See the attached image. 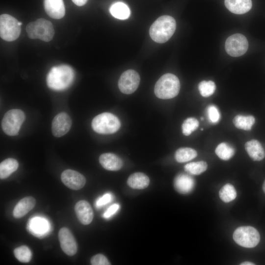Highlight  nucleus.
<instances>
[{"label": "nucleus", "instance_id": "nucleus-39", "mask_svg": "<svg viewBox=\"0 0 265 265\" xmlns=\"http://www.w3.org/2000/svg\"><path fill=\"white\" fill-rule=\"evenodd\" d=\"M263 189L264 192L265 193V180L264 182L263 185Z\"/></svg>", "mask_w": 265, "mask_h": 265}, {"label": "nucleus", "instance_id": "nucleus-1", "mask_svg": "<svg viewBox=\"0 0 265 265\" xmlns=\"http://www.w3.org/2000/svg\"><path fill=\"white\" fill-rule=\"evenodd\" d=\"M75 72L70 66L62 65L53 67L48 73L46 81L49 88L60 91L67 89L73 83Z\"/></svg>", "mask_w": 265, "mask_h": 265}, {"label": "nucleus", "instance_id": "nucleus-21", "mask_svg": "<svg viewBox=\"0 0 265 265\" xmlns=\"http://www.w3.org/2000/svg\"><path fill=\"white\" fill-rule=\"evenodd\" d=\"M245 149L249 156L254 161H260L265 157V153L261 143L256 139L247 141Z\"/></svg>", "mask_w": 265, "mask_h": 265}, {"label": "nucleus", "instance_id": "nucleus-26", "mask_svg": "<svg viewBox=\"0 0 265 265\" xmlns=\"http://www.w3.org/2000/svg\"><path fill=\"white\" fill-rule=\"evenodd\" d=\"M215 153L220 159L228 160L233 157L235 153V150L230 144L226 142H221L216 147Z\"/></svg>", "mask_w": 265, "mask_h": 265}, {"label": "nucleus", "instance_id": "nucleus-13", "mask_svg": "<svg viewBox=\"0 0 265 265\" xmlns=\"http://www.w3.org/2000/svg\"><path fill=\"white\" fill-rule=\"evenodd\" d=\"M62 183L68 187L73 190H79L85 185V177L78 171L66 169L61 174Z\"/></svg>", "mask_w": 265, "mask_h": 265}, {"label": "nucleus", "instance_id": "nucleus-17", "mask_svg": "<svg viewBox=\"0 0 265 265\" xmlns=\"http://www.w3.org/2000/svg\"><path fill=\"white\" fill-rule=\"evenodd\" d=\"M99 162L105 169L118 171L123 165L122 160L117 155L110 153H104L99 157Z\"/></svg>", "mask_w": 265, "mask_h": 265}, {"label": "nucleus", "instance_id": "nucleus-32", "mask_svg": "<svg viewBox=\"0 0 265 265\" xmlns=\"http://www.w3.org/2000/svg\"><path fill=\"white\" fill-rule=\"evenodd\" d=\"M198 120L194 117H189L186 119L182 126L183 133L186 136L189 135L196 130L199 126Z\"/></svg>", "mask_w": 265, "mask_h": 265}, {"label": "nucleus", "instance_id": "nucleus-38", "mask_svg": "<svg viewBox=\"0 0 265 265\" xmlns=\"http://www.w3.org/2000/svg\"><path fill=\"white\" fill-rule=\"evenodd\" d=\"M240 265H254L255 264L251 262L246 261V262L241 263Z\"/></svg>", "mask_w": 265, "mask_h": 265}, {"label": "nucleus", "instance_id": "nucleus-4", "mask_svg": "<svg viewBox=\"0 0 265 265\" xmlns=\"http://www.w3.org/2000/svg\"><path fill=\"white\" fill-rule=\"evenodd\" d=\"M91 126L93 130L98 133L109 134L116 132L121 126V123L115 115L109 112H104L93 118Z\"/></svg>", "mask_w": 265, "mask_h": 265}, {"label": "nucleus", "instance_id": "nucleus-25", "mask_svg": "<svg viewBox=\"0 0 265 265\" xmlns=\"http://www.w3.org/2000/svg\"><path fill=\"white\" fill-rule=\"evenodd\" d=\"M109 12L114 17L120 20L127 19L130 15L129 7L122 2L113 4L109 8Z\"/></svg>", "mask_w": 265, "mask_h": 265}, {"label": "nucleus", "instance_id": "nucleus-18", "mask_svg": "<svg viewBox=\"0 0 265 265\" xmlns=\"http://www.w3.org/2000/svg\"><path fill=\"white\" fill-rule=\"evenodd\" d=\"M29 232L35 236L42 238L49 230V225L44 219L34 217L29 220L27 224Z\"/></svg>", "mask_w": 265, "mask_h": 265}, {"label": "nucleus", "instance_id": "nucleus-8", "mask_svg": "<svg viewBox=\"0 0 265 265\" xmlns=\"http://www.w3.org/2000/svg\"><path fill=\"white\" fill-rule=\"evenodd\" d=\"M21 32V26L14 17L4 14L0 16V36L6 41L17 39Z\"/></svg>", "mask_w": 265, "mask_h": 265}, {"label": "nucleus", "instance_id": "nucleus-19", "mask_svg": "<svg viewBox=\"0 0 265 265\" xmlns=\"http://www.w3.org/2000/svg\"><path fill=\"white\" fill-rule=\"evenodd\" d=\"M36 200L32 196H27L20 200L15 206L13 215L16 218H20L30 211L35 206Z\"/></svg>", "mask_w": 265, "mask_h": 265}, {"label": "nucleus", "instance_id": "nucleus-14", "mask_svg": "<svg viewBox=\"0 0 265 265\" xmlns=\"http://www.w3.org/2000/svg\"><path fill=\"white\" fill-rule=\"evenodd\" d=\"M75 211L79 221L83 225L89 224L93 218V211L90 204L85 200H80L75 206Z\"/></svg>", "mask_w": 265, "mask_h": 265}, {"label": "nucleus", "instance_id": "nucleus-35", "mask_svg": "<svg viewBox=\"0 0 265 265\" xmlns=\"http://www.w3.org/2000/svg\"><path fill=\"white\" fill-rule=\"evenodd\" d=\"M113 200V195L110 193H106L97 199L96 201V207L101 208L104 205L111 202Z\"/></svg>", "mask_w": 265, "mask_h": 265}, {"label": "nucleus", "instance_id": "nucleus-5", "mask_svg": "<svg viewBox=\"0 0 265 265\" xmlns=\"http://www.w3.org/2000/svg\"><path fill=\"white\" fill-rule=\"evenodd\" d=\"M26 31L29 38L39 39L46 42L51 41L54 33L52 24L42 18L29 23L26 26Z\"/></svg>", "mask_w": 265, "mask_h": 265}, {"label": "nucleus", "instance_id": "nucleus-23", "mask_svg": "<svg viewBox=\"0 0 265 265\" xmlns=\"http://www.w3.org/2000/svg\"><path fill=\"white\" fill-rule=\"evenodd\" d=\"M233 122L237 128L244 131H249L251 130L255 122V118L251 115L238 114L234 117Z\"/></svg>", "mask_w": 265, "mask_h": 265}, {"label": "nucleus", "instance_id": "nucleus-24", "mask_svg": "<svg viewBox=\"0 0 265 265\" xmlns=\"http://www.w3.org/2000/svg\"><path fill=\"white\" fill-rule=\"evenodd\" d=\"M19 163L17 160L8 158L2 161L0 164V178L3 179L9 177L18 168Z\"/></svg>", "mask_w": 265, "mask_h": 265}, {"label": "nucleus", "instance_id": "nucleus-33", "mask_svg": "<svg viewBox=\"0 0 265 265\" xmlns=\"http://www.w3.org/2000/svg\"><path fill=\"white\" fill-rule=\"evenodd\" d=\"M207 116L209 121L212 124H216L220 119V113L216 106L209 105L207 108Z\"/></svg>", "mask_w": 265, "mask_h": 265}, {"label": "nucleus", "instance_id": "nucleus-34", "mask_svg": "<svg viewBox=\"0 0 265 265\" xmlns=\"http://www.w3.org/2000/svg\"><path fill=\"white\" fill-rule=\"evenodd\" d=\"M92 265H110L107 258L103 254H98L93 256L90 260Z\"/></svg>", "mask_w": 265, "mask_h": 265}, {"label": "nucleus", "instance_id": "nucleus-2", "mask_svg": "<svg viewBox=\"0 0 265 265\" xmlns=\"http://www.w3.org/2000/svg\"><path fill=\"white\" fill-rule=\"evenodd\" d=\"M176 27L175 19L171 16L164 15L158 18L150 28L149 34L156 42L163 43L173 35Z\"/></svg>", "mask_w": 265, "mask_h": 265}, {"label": "nucleus", "instance_id": "nucleus-16", "mask_svg": "<svg viewBox=\"0 0 265 265\" xmlns=\"http://www.w3.org/2000/svg\"><path fill=\"white\" fill-rule=\"evenodd\" d=\"M44 5L46 13L52 18L61 19L65 15L63 0H44Z\"/></svg>", "mask_w": 265, "mask_h": 265}, {"label": "nucleus", "instance_id": "nucleus-20", "mask_svg": "<svg viewBox=\"0 0 265 265\" xmlns=\"http://www.w3.org/2000/svg\"><path fill=\"white\" fill-rule=\"evenodd\" d=\"M224 2L230 11L237 14H244L252 7L251 0H225Z\"/></svg>", "mask_w": 265, "mask_h": 265}, {"label": "nucleus", "instance_id": "nucleus-37", "mask_svg": "<svg viewBox=\"0 0 265 265\" xmlns=\"http://www.w3.org/2000/svg\"><path fill=\"white\" fill-rule=\"evenodd\" d=\"M72 1L78 6H82L84 5L87 0H72Z\"/></svg>", "mask_w": 265, "mask_h": 265}, {"label": "nucleus", "instance_id": "nucleus-31", "mask_svg": "<svg viewBox=\"0 0 265 265\" xmlns=\"http://www.w3.org/2000/svg\"><path fill=\"white\" fill-rule=\"evenodd\" d=\"M216 86L212 80L201 81L198 85V89L201 95L204 97H209L215 92Z\"/></svg>", "mask_w": 265, "mask_h": 265}, {"label": "nucleus", "instance_id": "nucleus-6", "mask_svg": "<svg viewBox=\"0 0 265 265\" xmlns=\"http://www.w3.org/2000/svg\"><path fill=\"white\" fill-rule=\"evenodd\" d=\"M25 120V115L22 110L19 109L9 110L3 117L1 123L2 130L8 135H16Z\"/></svg>", "mask_w": 265, "mask_h": 265}, {"label": "nucleus", "instance_id": "nucleus-10", "mask_svg": "<svg viewBox=\"0 0 265 265\" xmlns=\"http://www.w3.org/2000/svg\"><path fill=\"white\" fill-rule=\"evenodd\" d=\"M139 82L138 74L135 71L130 69L121 75L118 81V87L122 93L130 94L137 89Z\"/></svg>", "mask_w": 265, "mask_h": 265}, {"label": "nucleus", "instance_id": "nucleus-9", "mask_svg": "<svg viewBox=\"0 0 265 265\" xmlns=\"http://www.w3.org/2000/svg\"><path fill=\"white\" fill-rule=\"evenodd\" d=\"M248 43L246 38L242 34L236 33L229 36L225 44L227 53L234 57L240 56L247 51Z\"/></svg>", "mask_w": 265, "mask_h": 265}, {"label": "nucleus", "instance_id": "nucleus-28", "mask_svg": "<svg viewBox=\"0 0 265 265\" xmlns=\"http://www.w3.org/2000/svg\"><path fill=\"white\" fill-rule=\"evenodd\" d=\"M219 196L225 203H229L236 198L237 192L234 186L230 184H225L219 190Z\"/></svg>", "mask_w": 265, "mask_h": 265}, {"label": "nucleus", "instance_id": "nucleus-15", "mask_svg": "<svg viewBox=\"0 0 265 265\" xmlns=\"http://www.w3.org/2000/svg\"><path fill=\"white\" fill-rule=\"evenodd\" d=\"M175 189L182 194L190 192L195 186V181L190 175L181 173L176 176L174 181Z\"/></svg>", "mask_w": 265, "mask_h": 265}, {"label": "nucleus", "instance_id": "nucleus-36", "mask_svg": "<svg viewBox=\"0 0 265 265\" xmlns=\"http://www.w3.org/2000/svg\"><path fill=\"white\" fill-rule=\"evenodd\" d=\"M119 207L120 206L118 204H114L110 206L103 214V217L106 219L110 218L117 212Z\"/></svg>", "mask_w": 265, "mask_h": 265}, {"label": "nucleus", "instance_id": "nucleus-22", "mask_svg": "<svg viewBox=\"0 0 265 265\" xmlns=\"http://www.w3.org/2000/svg\"><path fill=\"white\" fill-rule=\"evenodd\" d=\"M149 183V177L142 172H136L132 174L127 180L128 186L134 189L146 188L148 186Z\"/></svg>", "mask_w": 265, "mask_h": 265}, {"label": "nucleus", "instance_id": "nucleus-30", "mask_svg": "<svg viewBox=\"0 0 265 265\" xmlns=\"http://www.w3.org/2000/svg\"><path fill=\"white\" fill-rule=\"evenodd\" d=\"M13 253L16 259L22 263H28L32 258V252L26 245H22L16 248Z\"/></svg>", "mask_w": 265, "mask_h": 265}, {"label": "nucleus", "instance_id": "nucleus-27", "mask_svg": "<svg viewBox=\"0 0 265 265\" xmlns=\"http://www.w3.org/2000/svg\"><path fill=\"white\" fill-rule=\"evenodd\" d=\"M197 156V153L195 150L191 148L183 147L176 151L175 158L177 162L182 163L190 161Z\"/></svg>", "mask_w": 265, "mask_h": 265}, {"label": "nucleus", "instance_id": "nucleus-7", "mask_svg": "<svg viewBox=\"0 0 265 265\" xmlns=\"http://www.w3.org/2000/svg\"><path fill=\"white\" fill-rule=\"evenodd\" d=\"M233 238L239 245L245 248H253L260 242V236L255 228L249 226L238 227L234 232Z\"/></svg>", "mask_w": 265, "mask_h": 265}, {"label": "nucleus", "instance_id": "nucleus-11", "mask_svg": "<svg viewBox=\"0 0 265 265\" xmlns=\"http://www.w3.org/2000/svg\"><path fill=\"white\" fill-rule=\"evenodd\" d=\"M58 238L60 247L66 254L71 256L77 253V243L69 229L66 227L61 228L58 232Z\"/></svg>", "mask_w": 265, "mask_h": 265}, {"label": "nucleus", "instance_id": "nucleus-3", "mask_svg": "<svg viewBox=\"0 0 265 265\" xmlns=\"http://www.w3.org/2000/svg\"><path fill=\"white\" fill-rule=\"evenodd\" d=\"M180 89L179 80L175 75L167 73L162 76L156 82L154 92L161 99L173 98L178 94Z\"/></svg>", "mask_w": 265, "mask_h": 265}, {"label": "nucleus", "instance_id": "nucleus-29", "mask_svg": "<svg viewBox=\"0 0 265 265\" xmlns=\"http://www.w3.org/2000/svg\"><path fill=\"white\" fill-rule=\"evenodd\" d=\"M207 163L204 161L190 162L186 164L184 166L186 172L194 175H198L202 174L207 170Z\"/></svg>", "mask_w": 265, "mask_h": 265}, {"label": "nucleus", "instance_id": "nucleus-12", "mask_svg": "<svg viewBox=\"0 0 265 265\" xmlns=\"http://www.w3.org/2000/svg\"><path fill=\"white\" fill-rule=\"evenodd\" d=\"M72 123L71 118L67 113L65 112L58 113L52 121L53 134L57 137L62 136L69 131Z\"/></svg>", "mask_w": 265, "mask_h": 265}]
</instances>
